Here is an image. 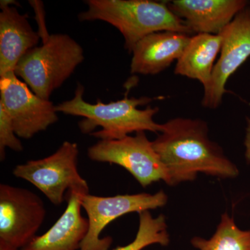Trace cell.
Instances as JSON below:
<instances>
[{"mask_svg":"<svg viewBox=\"0 0 250 250\" xmlns=\"http://www.w3.org/2000/svg\"><path fill=\"white\" fill-rule=\"evenodd\" d=\"M170 236L165 215L153 218L149 210L139 214V228L134 241L125 246H118L113 250H143L151 245L168 246Z\"/></svg>","mask_w":250,"mask_h":250,"instance_id":"e0dca14e","label":"cell"},{"mask_svg":"<svg viewBox=\"0 0 250 250\" xmlns=\"http://www.w3.org/2000/svg\"><path fill=\"white\" fill-rule=\"evenodd\" d=\"M83 85L79 84L72 100L59 104L55 107L57 113L82 117L83 119L79 123V127L83 134H90L100 141H113L124 139L134 132L162 131L163 124L154 121L159 108H138L151 103L152 98L125 97L108 104L100 100L90 104L83 100Z\"/></svg>","mask_w":250,"mask_h":250,"instance_id":"7a4b0ae2","label":"cell"},{"mask_svg":"<svg viewBox=\"0 0 250 250\" xmlns=\"http://www.w3.org/2000/svg\"><path fill=\"white\" fill-rule=\"evenodd\" d=\"M9 147L16 152H21L23 146L15 133L12 121L7 112L0 104V158H5V149Z\"/></svg>","mask_w":250,"mask_h":250,"instance_id":"ac0fdd59","label":"cell"},{"mask_svg":"<svg viewBox=\"0 0 250 250\" xmlns=\"http://www.w3.org/2000/svg\"><path fill=\"white\" fill-rule=\"evenodd\" d=\"M46 210L39 195L23 188L0 185V250H22L36 236Z\"/></svg>","mask_w":250,"mask_h":250,"instance_id":"8992f818","label":"cell"},{"mask_svg":"<svg viewBox=\"0 0 250 250\" xmlns=\"http://www.w3.org/2000/svg\"><path fill=\"white\" fill-rule=\"evenodd\" d=\"M223 45L220 57L215 64L211 80L204 88L202 106L216 109L228 92L227 82L229 77L250 57V5L241 11L220 33Z\"/></svg>","mask_w":250,"mask_h":250,"instance_id":"30bf717a","label":"cell"},{"mask_svg":"<svg viewBox=\"0 0 250 250\" xmlns=\"http://www.w3.org/2000/svg\"><path fill=\"white\" fill-rule=\"evenodd\" d=\"M153 146L165 166L167 185L192 182L197 174L221 179L236 177L239 170L223 149L210 139L207 123L176 118L163 124Z\"/></svg>","mask_w":250,"mask_h":250,"instance_id":"6da1fadb","label":"cell"},{"mask_svg":"<svg viewBox=\"0 0 250 250\" xmlns=\"http://www.w3.org/2000/svg\"><path fill=\"white\" fill-rule=\"evenodd\" d=\"M13 4H17L18 6H19V4L18 2H16V1H14V0H1L0 1V7L1 9L4 7H8V6H11V5Z\"/></svg>","mask_w":250,"mask_h":250,"instance_id":"ffe728a7","label":"cell"},{"mask_svg":"<svg viewBox=\"0 0 250 250\" xmlns=\"http://www.w3.org/2000/svg\"><path fill=\"white\" fill-rule=\"evenodd\" d=\"M167 3L192 32L209 34H220L250 5L246 0H174Z\"/></svg>","mask_w":250,"mask_h":250,"instance_id":"8fae6325","label":"cell"},{"mask_svg":"<svg viewBox=\"0 0 250 250\" xmlns=\"http://www.w3.org/2000/svg\"><path fill=\"white\" fill-rule=\"evenodd\" d=\"M88 156L97 162L121 166L143 188L159 181L167 182L165 166L145 131L120 140L98 141L88 148Z\"/></svg>","mask_w":250,"mask_h":250,"instance_id":"ba28073f","label":"cell"},{"mask_svg":"<svg viewBox=\"0 0 250 250\" xmlns=\"http://www.w3.org/2000/svg\"><path fill=\"white\" fill-rule=\"evenodd\" d=\"M168 197L164 190L155 194L139 193L100 197L85 194L81 195L82 208L88 215V231L81 245L80 250H108L113 238H100V234L108 225L127 213H143L156 209L167 204Z\"/></svg>","mask_w":250,"mask_h":250,"instance_id":"52a82bcc","label":"cell"},{"mask_svg":"<svg viewBox=\"0 0 250 250\" xmlns=\"http://www.w3.org/2000/svg\"><path fill=\"white\" fill-rule=\"evenodd\" d=\"M0 13V77L14 71L24 54L39 43V33L34 30L27 14L14 6L2 8Z\"/></svg>","mask_w":250,"mask_h":250,"instance_id":"5bb4252c","label":"cell"},{"mask_svg":"<svg viewBox=\"0 0 250 250\" xmlns=\"http://www.w3.org/2000/svg\"><path fill=\"white\" fill-rule=\"evenodd\" d=\"M83 59V48L77 41L66 34H52L24 54L14 72L36 95L49 100Z\"/></svg>","mask_w":250,"mask_h":250,"instance_id":"277c9868","label":"cell"},{"mask_svg":"<svg viewBox=\"0 0 250 250\" xmlns=\"http://www.w3.org/2000/svg\"><path fill=\"white\" fill-rule=\"evenodd\" d=\"M88 10L79 14L80 21H102L118 29L125 47L132 52L141 39L161 31L192 34L187 23L174 14L166 1L150 0H87Z\"/></svg>","mask_w":250,"mask_h":250,"instance_id":"3957f363","label":"cell"},{"mask_svg":"<svg viewBox=\"0 0 250 250\" xmlns=\"http://www.w3.org/2000/svg\"><path fill=\"white\" fill-rule=\"evenodd\" d=\"M245 147H246V158L247 161L250 163V118L247 120V127L246 139L244 141Z\"/></svg>","mask_w":250,"mask_h":250,"instance_id":"d6986e66","label":"cell"},{"mask_svg":"<svg viewBox=\"0 0 250 250\" xmlns=\"http://www.w3.org/2000/svg\"><path fill=\"white\" fill-rule=\"evenodd\" d=\"M190 39L188 34L174 31H161L146 36L131 52V73L155 75L164 71L182 57Z\"/></svg>","mask_w":250,"mask_h":250,"instance_id":"7c38bea8","label":"cell"},{"mask_svg":"<svg viewBox=\"0 0 250 250\" xmlns=\"http://www.w3.org/2000/svg\"><path fill=\"white\" fill-rule=\"evenodd\" d=\"M78 155L77 143L65 141L52 155L16 166L13 174L33 184L53 205L59 206L70 190L89 193L88 183L79 173Z\"/></svg>","mask_w":250,"mask_h":250,"instance_id":"5b68a950","label":"cell"},{"mask_svg":"<svg viewBox=\"0 0 250 250\" xmlns=\"http://www.w3.org/2000/svg\"><path fill=\"white\" fill-rule=\"evenodd\" d=\"M81 193L67 192L65 211L47 232L36 236L22 250H78L88 231V220L81 213Z\"/></svg>","mask_w":250,"mask_h":250,"instance_id":"4fadbf2b","label":"cell"},{"mask_svg":"<svg viewBox=\"0 0 250 250\" xmlns=\"http://www.w3.org/2000/svg\"><path fill=\"white\" fill-rule=\"evenodd\" d=\"M0 104L11 118L18 137L31 139L59 121L53 103L36 95L14 71L0 77Z\"/></svg>","mask_w":250,"mask_h":250,"instance_id":"9c48e42d","label":"cell"},{"mask_svg":"<svg viewBox=\"0 0 250 250\" xmlns=\"http://www.w3.org/2000/svg\"><path fill=\"white\" fill-rule=\"evenodd\" d=\"M190 242L199 250H250V230L238 228L232 217L225 212L210 239L195 236Z\"/></svg>","mask_w":250,"mask_h":250,"instance_id":"2e32d148","label":"cell"},{"mask_svg":"<svg viewBox=\"0 0 250 250\" xmlns=\"http://www.w3.org/2000/svg\"><path fill=\"white\" fill-rule=\"evenodd\" d=\"M223 40L221 34H197L192 36L177 62L174 74L199 81L204 88H207L211 80Z\"/></svg>","mask_w":250,"mask_h":250,"instance_id":"9a60e30c","label":"cell"}]
</instances>
